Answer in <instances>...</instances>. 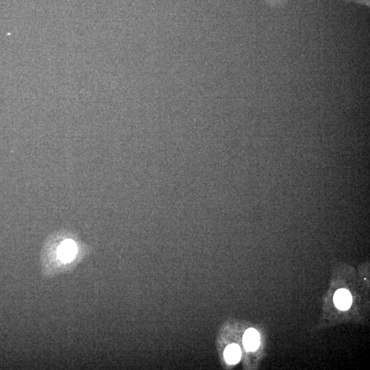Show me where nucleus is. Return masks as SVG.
<instances>
[{"label":"nucleus","mask_w":370,"mask_h":370,"mask_svg":"<svg viewBox=\"0 0 370 370\" xmlns=\"http://www.w3.org/2000/svg\"><path fill=\"white\" fill-rule=\"evenodd\" d=\"M76 243L70 239H67L61 243L58 250L59 258L64 262L72 261L76 254Z\"/></svg>","instance_id":"f257e3e1"},{"label":"nucleus","mask_w":370,"mask_h":370,"mask_svg":"<svg viewBox=\"0 0 370 370\" xmlns=\"http://www.w3.org/2000/svg\"><path fill=\"white\" fill-rule=\"evenodd\" d=\"M243 345L248 351H254L259 348L260 344V336L254 328H249L243 336Z\"/></svg>","instance_id":"f03ea898"},{"label":"nucleus","mask_w":370,"mask_h":370,"mask_svg":"<svg viewBox=\"0 0 370 370\" xmlns=\"http://www.w3.org/2000/svg\"><path fill=\"white\" fill-rule=\"evenodd\" d=\"M334 304L339 309L347 310L352 304L351 294L345 289L339 290L334 294Z\"/></svg>","instance_id":"7ed1b4c3"},{"label":"nucleus","mask_w":370,"mask_h":370,"mask_svg":"<svg viewBox=\"0 0 370 370\" xmlns=\"http://www.w3.org/2000/svg\"><path fill=\"white\" fill-rule=\"evenodd\" d=\"M225 360L227 363L235 364L241 359V349L237 344H231L225 348Z\"/></svg>","instance_id":"20e7f679"}]
</instances>
